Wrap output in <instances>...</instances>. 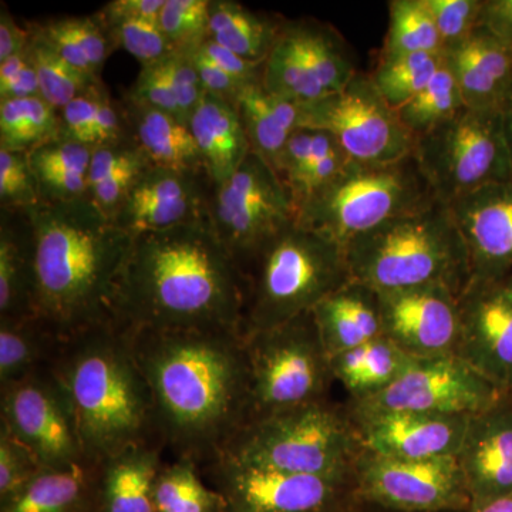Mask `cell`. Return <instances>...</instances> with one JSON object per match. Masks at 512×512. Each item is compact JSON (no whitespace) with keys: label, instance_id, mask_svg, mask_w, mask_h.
<instances>
[{"label":"cell","instance_id":"1","mask_svg":"<svg viewBox=\"0 0 512 512\" xmlns=\"http://www.w3.org/2000/svg\"><path fill=\"white\" fill-rule=\"evenodd\" d=\"M127 333L165 448L198 466L221 453L251 416L244 336L231 330Z\"/></svg>","mask_w":512,"mask_h":512},{"label":"cell","instance_id":"2","mask_svg":"<svg viewBox=\"0 0 512 512\" xmlns=\"http://www.w3.org/2000/svg\"><path fill=\"white\" fill-rule=\"evenodd\" d=\"M245 279L210 218L133 239L111 319L127 330L241 333Z\"/></svg>","mask_w":512,"mask_h":512},{"label":"cell","instance_id":"3","mask_svg":"<svg viewBox=\"0 0 512 512\" xmlns=\"http://www.w3.org/2000/svg\"><path fill=\"white\" fill-rule=\"evenodd\" d=\"M23 211L32 229L36 318L60 339L111 319L133 238L89 197Z\"/></svg>","mask_w":512,"mask_h":512},{"label":"cell","instance_id":"4","mask_svg":"<svg viewBox=\"0 0 512 512\" xmlns=\"http://www.w3.org/2000/svg\"><path fill=\"white\" fill-rule=\"evenodd\" d=\"M49 366L72 406L87 460L161 440L130 336L113 319L60 339Z\"/></svg>","mask_w":512,"mask_h":512},{"label":"cell","instance_id":"5","mask_svg":"<svg viewBox=\"0 0 512 512\" xmlns=\"http://www.w3.org/2000/svg\"><path fill=\"white\" fill-rule=\"evenodd\" d=\"M345 249L352 281L376 292L441 285L461 296L471 281L466 242L439 200L384 222Z\"/></svg>","mask_w":512,"mask_h":512},{"label":"cell","instance_id":"6","mask_svg":"<svg viewBox=\"0 0 512 512\" xmlns=\"http://www.w3.org/2000/svg\"><path fill=\"white\" fill-rule=\"evenodd\" d=\"M242 275L244 338L312 312L352 281L345 247L296 222L266 241Z\"/></svg>","mask_w":512,"mask_h":512},{"label":"cell","instance_id":"7","mask_svg":"<svg viewBox=\"0 0 512 512\" xmlns=\"http://www.w3.org/2000/svg\"><path fill=\"white\" fill-rule=\"evenodd\" d=\"M363 450L345 403L328 399L251 421L218 454L281 473L346 477Z\"/></svg>","mask_w":512,"mask_h":512},{"label":"cell","instance_id":"8","mask_svg":"<svg viewBox=\"0 0 512 512\" xmlns=\"http://www.w3.org/2000/svg\"><path fill=\"white\" fill-rule=\"evenodd\" d=\"M436 201L416 158L349 167L296 211L295 222L346 247L384 222Z\"/></svg>","mask_w":512,"mask_h":512},{"label":"cell","instance_id":"9","mask_svg":"<svg viewBox=\"0 0 512 512\" xmlns=\"http://www.w3.org/2000/svg\"><path fill=\"white\" fill-rule=\"evenodd\" d=\"M251 421L328 400L335 379L313 312L245 336Z\"/></svg>","mask_w":512,"mask_h":512},{"label":"cell","instance_id":"10","mask_svg":"<svg viewBox=\"0 0 512 512\" xmlns=\"http://www.w3.org/2000/svg\"><path fill=\"white\" fill-rule=\"evenodd\" d=\"M413 156L436 200L447 205L485 185L512 180L501 110L464 107L417 138Z\"/></svg>","mask_w":512,"mask_h":512},{"label":"cell","instance_id":"11","mask_svg":"<svg viewBox=\"0 0 512 512\" xmlns=\"http://www.w3.org/2000/svg\"><path fill=\"white\" fill-rule=\"evenodd\" d=\"M359 73L345 37L318 19H285L265 60L262 86L292 103L308 104L345 89Z\"/></svg>","mask_w":512,"mask_h":512},{"label":"cell","instance_id":"12","mask_svg":"<svg viewBox=\"0 0 512 512\" xmlns=\"http://www.w3.org/2000/svg\"><path fill=\"white\" fill-rule=\"evenodd\" d=\"M202 477L224 497L228 512H348L360 503L355 476L318 477L249 466L217 454Z\"/></svg>","mask_w":512,"mask_h":512},{"label":"cell","instance_id":"13","mask_svg":"<svg viewBox=\"0 0 512 512\" xmlns=\"http://www.w3.org/2000/svg\"><path fill=\"white\" fill-rule=\"evenodd\" d=\"M301 127L326 131L359 164L394 163L412 156L416 146L397 110L362 72L340 92L301 104Z\"/></svg>","mask_w":512,"mask_h":512},{"label":"cell","instance_id":"14","mask_svg":"<svg viewBox=\"0 0 512 512\" xmlns=\"http://www.w3.org/2000/svg\"><path fill=\"white\" fill-rule=\"evenodd\" d=\"M208 218L242 271L266 241L295 222V208L274 168L251 150L237 173L214 187Z\"/></svg>","mask_w":512,"mask_h":512},{"label":"cell","instance_id":"15","mask_svg":"<svg viewBox=\"0 0 512 512\" xmlns=\"http://www.w3.org/2000/svg\"><path fill=\"white\" fill-rule=\"evenodd\" d=\"M503 394L460 357L446 356L419 359L382 392L343 403L352 419L393 412L474 416Z\"/></svg>","mask_w":512,"mask_h":512},{"label":"cell","instance_id":"16","mask_svg":"<svg viewBox=\"0 0 512 512\" xmlns=\"http://www.w3.org/2000/svg\"><path fill=\"white\" fill-rule=\"evenodd\" d=\"M0 426L29 448L43 468L87 461L72 406L49 365L0 387Z\"/></svg>","mask_w":512,"mask_h":512},{"label":"cell","instance_id":"17","mask_svg":"<svg viewBox=\"0 0 512 512\" xmlns=\"http://www.w3.org/2000/svg\"><path fill=\"white\" fill-rule=\"evenodd\" d=\"M360 503L396 512H464L471 504L457 457L403 460L363 450L357 460Z\"/></svg>","mask_w":512,"mask_h":512},{"label":"cell","instance_id":"18","mask_svg":"<svg viewBox=\"0 0 512 512\" xmlns=\"http://www.w3.org/2000/svg\"><path fill=\"white\" fill-rule=\"evenodd\" d=\"M457 356L503 393H512V275L471 279L460 296Z\"/></svg>","mask_w":512,"mask_h":512},{"label":"cell","instance_id":"19","mask_svg":"<svg viewBox=\"0 0 512 512\" xmlns=\"http://www.w3.org/2000/svg\"><path fill=\"white\" fill-rule=\"evenodd\" d=\"M383 336L414 359L457 356L460 296L427 285L377 292Z\"/></svg>","mask_w":512,"mask_h":512},{"label":"cell","instance_id":"20","mask_svg":"<svg viewBox=\"0 0 512 512\" xmlns=\"http://www.w3.org/2000/svg\"><path fill=\"white\" fill-rule=\"evenodd\" d=\"M214 192L205 171L150 167L121 205L114 224L131 238L208 217Z\"/></svg>","mask_w":512,"mask_h":512},{"label":"cell","instance_id":"21","mask_svg":"<svg viewBox=\"0 0 512 512\" xmlns=\"http://www.w3.org/2000/svg\"><path fill=\"white\" fill-rule=\"evenodd\" d=\"M448 207L466 242L471 279L512 275V180L485 185Z\"/></svg>","mask_w":512,"mask_h":512},{"label":"cell","instance_id":"22","mask_svg":"<svg viewBox=\"0 0 512 512\" xmlns=\"http://www.w3.org/2000/svg\"><path fill=\"white\" fill-rule=\"evenodd\" d=\"M471 416L393 412L352 419L363 448L403 460L457 457Z\"/></svg>","mask_w":512,"mask_h":512},{"label":"cell","instance_id":"23","mask_svg":"<svg viewBox=\"0 0 512 512\" xmlns=\"http://www.w3.org/2000/svg\"><path fill=\"white\" fill-rule=\"evenodd\" d=\"M457 461L471 501L512 493V394L470 417Z\"/></svg>","mask_w":512,"mask_h":512},{"label":"cell","instance_id":"24","mask_svg":"<svg viewBox=\"0 0 512 512\" xmlns=\"http://www.w3.org/2000/svg\"><path fill=\"white\" fill-rule=\"evenodd\" d=\"M468 109L501 110L512 89V47L478 28L443 52Z\"/></svg>","mask_w":512,"mask_h":512},{"label":"cell","instance_id":"25","mask_svg":"<svg viewBox=\"0 0 512 512\" xmlns=\"http://www.w3.org/2000/svg\"><path fill=\"white\" fill-rule=\"evenodd\" d=\"M165 450L163 441L151 440L97 461V512H156L154 484Z\"/></svg>","mask_w":512,"mask_h":512},{"label":"cell","instance_id":"26","mask_svg":"<svg viewBox=\"0 0 512 512\" xmlns=\"http://www.w3.org/2000/svg\"><path fill=\"white\" fill-rule=\"evenodd\" d=\"M188 127L200 150L205 173L214 187L224 184L237 173L251 153L237 106L229 101L205 93Z\"/></svg>","mask_w":512,"mask_h":512},{"label":"cell","instance_id":"27","mask_svg":"<svg viewBox=\"0 0 512 512\" xmlns=\"http://www.w3.org/2000/svg\"><path fill=\"white\" fill-rule=\"evenodd\" d=\"M320 338L329 356L359 348L383 336L379 296L350 281L313 309Z\"/></svg>","mask_w":512,"mask_h":512},{"label":"cell","instance_id":"28","mask_svg":"<svg viewBox=\"0 0 512 512\" xmlns=\"http://www.w3.org/2000/svg\"><path fill=\"white\" fill-rule=\"evenodd\" d=\"M36 318L33 238L23 210L0 212V319Z\"/></svg>","mask_w":512,"mask_h":512},{"label":"cell","instance_id":"29","mask_svg":"<svg viewBox=\"0 0 512 512\" xmlns=\"http://www.w3.org/2000/svg\"><path fill=\"white\" fill-rule=\"evenodd\" d=\"M97 461L67 468H42L22 491L0 504V512H97Z\"/></svg>","mask_w":512,"mask_h":512},{"label":"cell","instance_id":"30","mask_svg":"<svg viewBox=\"0 0 512 512\" xmlns=\"http://www.w3.org/2000/svg\"><path fill=\"white\" fill-rule=\"evenodd\" d=\"M131 136L153 167L205 171L190 127L180 120L127 99L121 101Z\"/></svg>","mask_w":512,"mask_h":512},{"label":"cell","instance_id":"31","mask_svg":"<svg viewBox=\"0 0 512 512\" xmlns=\"http://www.w3.org/2000/svg\"><path fill=\"white\" fill-rule=\"evenodd\" d=\"M237 109L251 150L276 170L286 143L301 128V104L281 99L258 83L242 90Z\"/></svg>","mask_w":512,"mask_h":512},{"label":"cell","instance_id":"32","mask_svg":"<svg viewBox=\"0 0 512 512\" xmlns=\"http://www.w3.org/2000/svg\"><path fill=\"white\" fill-rule=\"evenodd\" d=\"M419 359L407 355L384 336L359 348L330 356L333 379L348 393L362 399L389 387Z\"/></svg>","mask_w":512,"mask_h":512},{"label":"cell","instance_id":"33","mask_svg":"<svg viewBox=\"0 0 512 512\" xmlns=\"http://www.w3.org/2000/svg\"><path fill=\"white\" fill-rule=\"evenodd\" d=\"M92 148L57 138L28 153L40 202H69L89 197Z\"/></svg>","mask_w":512,"mask_h":512},{"label":"cell","instance_id":"34","mask_svg":"<svg viewBox=\"0 0 512 512\" xmlns=\"http://www.w3.org/2000/svg\"><path fill=\"white\" fill-rule=\"evenodd\" d=\"M282 16L256 12L235 0H211L210 37L248 62L264 64L276 42Z\"/></svg>","mask_w":512,"mask_h":512},{"label":"cell","instance_id":"35","mask_svg":"<svg viewBox=\"0 0 512 512\" xmlns=\"http://www.w3.org/2000/svg\"><path fill=\"white\" fill-rule=\"evenodd\" d=\"M59 342L39 318L0 319V387L49 365Z\"/></svg>","mask_w":512,"mask_h":512},{"label":"cell","instance_id":"36","mask_svg":"<svg viewBox=\"0 0 512 512\" xmlns=\"http://www.w3.org/2000/svg\"><path fill=\"white\" fill-rule=\"evenodd\" d=\"M153 503L156 512H228L224 497L190 458L163 464L154 484Z\"/></svg>","mask_w":512,"mask_h":512},{"label":"cell","instance_id":"37","mask_svg":"<svg viewBox=\"0 0 512 512\" xmlns=\"http://www.w3.org/2000/svg\"><path fill=\"white\" fill-rule=\"evenodd\" d=\"M60 138V111L40 96L0 101V150L30 153Z\"/></svg>","mask_w":512,"mask_h":512},{"label":"cell","instance_id":"38","mask_svg":"<svg viewBox=\"0 0 512 512\" xmlns=\"http://www.w3.org/2000/svg\"><path fill=\"white\" fill-rule=\"evenodd\" d=\"M26 26L30 30V40L26 50L39 80L40 97L47 103L60 111L77 97L103 84L101 79L90 76L67 63L46 42L45 37L33 28L32 22Z\"/></svg>","mask_w":512,"mask_h":512},{"label":"cell","instance_id":"39","mask_svg":"<svg viewBox=\"0 0 512 512\" xmlns=\"http://www.w3.org/2000/svg\"><path fill=\"white\" fill-rule=\"evenodd\" d=\"M389 28L379 57L434 53L444 47L426 0H390Z\"/></svg>","mask_w":512,"mask_h":512},{"label":"cell","instance_id":"40","mask_svg":"<svg viewBox=\"0 0 512 512\" xmlns=\"http://www.w3.org/2000/svg\"><path fill=\"white\" fill-rule=\"evenodd\" d=\"M443 63V53L379 57L369 76L387 104L399 110L433 80Z\"/></svg>","mask_w":512,"mask_h":512},{"label":"cell","instance_id":"41","mask_svg":"<svg viewBox=\"0 0 512 512\" xmlns=\"http://www.w3.org/2000/svg\"><path fill=\"white\" fill-rule=\"evenodd\" d=\"M464 107L466 103L460 89L444 62L433 80L413 100L397 110V113L404 127L417 140L453 119Z\"/></svg>","mask_w":512,"mask_h":512},{"label":"cell","instance_id":"42","mask_svg":"<svg viewBox=\"0 0 512 512\" xmlns=\"http://www.w3.org/2000/svg\"><path fill=\"white\" fill-rule=\"evenodd\" d=\"M94 16L106 30L114 49L126 50L141 66L160 62L174 53L158 19L107 15L101 10Z\"/></svg>","mask_w":512,"mask_h":512},{"label":"cell","instance_id":"43","mask_svg":"<svg viewBox=\"0 0 512 512\" xmlns=\"http://www.w3.org/2000/svg\"><path fill=\"white\" fill-rule=\"evenodd\" d=\"M211 0H165L158 23L174 52L191 53L210 37Z\"/></svg>","mask_w":512,"mask_h":512},{"label":"cell","instance_id":"44","mask_svg":"<svg viewBox=\"0 0 512 512\" xmlns=\"http://www.w3.org/2000/svg\"><path fill=\"white\" fill-rule=\"evenodd\" d=\"M35 177L28 154L0 150V207L2 210H28L39 204Z\"/></svg>","mask_w":512,"mask_h":512},{"label":"cell","instance_id":"45","mask_svg":"<svg viewBox=\"0 0 512 512\" xmlns=\"http://www.w3.org/2000/svg\"><path fill=\"white\" fill-rule=\"evenodd\" d=\"M42 468L29 448L0 426V504L22 491Z\"/></svg>","mask_w":512,"mask_h":512},{"label":"cell","instance_id":"46","mask_svg":"<svg viewBox=\"0 0 512 512\" xmlns=\"http://www.w3.org/2000/svg\"><path fill=\"white\" fill-rule=\"evenodd\" d=\"M444 50L478 28L484 0H426ZM443 50V52H444Z\"/></svg>","mask_w":512,"mask_h":512},{"label":"cell","instance_id":"47","mask_svg":"<svg viewBox=\"0 0 512 512\" xmlns=\"http://www.w3.org/2000/svg\"><path fill=\"white\" fill-rule=\"evenodd\" d=\"M57 25L79 46L94 74L101 77L104 63L114 52L113 43L96 16H66L55 19Z\"/></svg>","mask_w":512,"mask_h":512},{"label":"cell","instance_id":"48","mask_svg":"<svg viewBox=\"0 0 512 512\" xmlns=\"http://www.w3.org/2000/svg\"><path fill=\"white\" fill-rule=\"evenodd\" d=\"M161 63L173 87L181 121L188 126L192 114L205 96L200 76L188 53L174 52L173 55L161 60Z\"/></svg>","mask_w":512,"mask_h":512},{"label":"cell","instance_id":"49","mask_svg":"<svg viewBox=\"0 0 512 512\" xmlns=\"http://www.w3.org/2000/svg\"><path fill=\"white\" fill-rule=\"evenodd\" d=\"M124 99L164 111L181 121L177 99L161 60L148 66H141L136 82L130 87Z\"/></svg>","mask_w":512,"mask_h":512},{"label":"cell","instance_id":"50","mask_svg":"<svg viewBox=\"0 0 512 512\" xmlns=\"http://www.w3.org/2000/svg\"><path fill=\"white\" fill-rule=\"evenodd\" d=\"M40 96L39 80L28 50L0 62V101Z\"/></svg>","mask_w":512,"mask_h":512},{"label":"cell","instance_id":"51","mask_svg":"<svg viewBox=\"0 0 512 512\" xmlns=\"http://www.w3.org/2000/svg\"><path fill=\"white\" fill-rule=\"evenodd\" d=\"M197 50L201 55H204L211 62L217 64L218 67H221L222 70H225L229 76L237 79L239 83L245 84V86L262 83L264 64L252 63L242 59L237 53L221 46L220 43L215 42L211 37H208Z\"/></svg>","mask_w":512,"mask_h":512},{"label":"cell","instance_id":"52","mask_svg":"<svg viewBox=\"0 0 512 512\" xmlns=\"http://www.w3.org/2000/svg\"><path fill=\"white\" fill-rule=\"evenodd\" d=\"M191 56L192 63L197 69L198 76H200L202 87L205 93L212 94L229 103L237 106L239 94L245 89V84L239 83L237 79L229 76L225 70L218 67L217 64L211 62L204 55H201L198 50L188 53Z\"/></svg>","mask_w":512,"mask_h":512},{"label":"cell","instance_id":"53","mask_svg":"<svg viewBox=\"0 0 512 512\" xmlns=\"http://www.w3.org/2000/svg\"><path fill=\"white\" fill-rule=\"evenodd\" d=\"M478 26L512 47V0H484Z\"/></svg>","mask_w":512,"mask_h":512},{"label":"cell","instance_id":"54","mask_svg":"<svg viewBox=\"0 0 512 512\" xmlns=\"http://www.w3.org/2000/svg\"><path fill=\"white\" fill-rule=\"evenodd\" d=\"M30 30L28 26L22 28L18 25L5 3L0 5V62L9 57L25 52L29 45Z\"/></svg>","mask_w":512,"mask_h":512},{"label":"cell","instance_id":"55","mask_svg":"<svg viewBox=\"0 0 512 512\" xmlns=\"http://www.w3.org/2000/svg\"><path fill=\"white\" fill-rule=\"evenodd\" d=\"M165 0H111L101 8L107 15L158 19Z\"/></svg>","mask_w":512,"mask_h":512},{"label":"cell","instance_id":"56","mask_svg":"<svg viewBox=\"0 0 512 512\" xmlns=\"http://www.w3.org/2000/svg\"><path fill=\"white\" fill-rule=\"evenodd\" d=\"M464 512H512V493L490 500L471 501Z\"/></svg>","mask_w":512,"mask_h":512},{"label":"cell","instance_id":"57","mask_svg":"<svg viewBox=\"0 0 512 512\" xmlns=\"http://www.w3.org/2000/svg\"><path fill=\"white\" fill-rule=\"evenodd\" d=\"M501 119H503V130L508 153H510L512 165V89L501 107Z\"/></svg>","mask_w":512,"mask_h":512},{"label":"cell","instance_id":"58","mask_svg":"<svg viewBox=\"0 0 512 512\" xmlns=\"http://www.w3.org/2000/svg\"><path fill=\"white\" fill-rule=\"evenodd\" d=\"M510 394H512V393H510Z\"/></svg>","mask_w":512,"mask_h":512}]
</instances>
